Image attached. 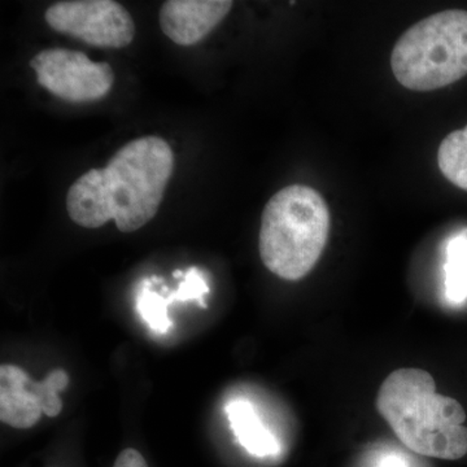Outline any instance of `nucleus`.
Instances as JSON below:
<instances>
[{
	"label": "nucleus",
	"instance_id": "f257e3e1",
	"mask_svg": "<svg viewBox=\"0 0 467 467\" xmlns=\"http://www.w3.org/2000/svg\"><path fill=\"white\" fill-rule=\"evenodd\" d=\"M173 168L174 153L167 140H131L106 168L86 171L70 186L67 214L86 229H99L113 220L119 232H137L158 213Z\"/></svg>",
	"mask_w": 467,
	"mask_h": 467
},
{
	"label": "nucleus",
	"instance_id": "f03ea898",
	"mask_svg": "<svg viewBox=\"0 0 467 467\" xmlns=\"http://www.w3.org/2000/svg\"><path fill=\"white\" fill-rule=\"evenodd\" d=\"M377 408L414 453L441 460L467 454L465 409L459 401L436 392L434 378L420 368H399L384 380Z\"/></svg>",
	"mask_w": 467,
	"mask_h": 467
},
{
	"label": "nucleus",
	"instance_id": "7ed1b4c3",
	"mask_svg": "<svg viewBox=\"0 0 467 467\" xmlns=\"http://www.w3.org/2000/svg\"><path fill=\"white\" fill-rule=\"evenodd\" d=\"M330 233V211L321 193L291 184L273 195L261 217L259 250L267 270L299 281L318 263Z\"/></svg>",
	"mask_w": 467,
	"mask_h": 467
},
{
	"label": "nucleus",
	"instance_id": "20e7f679",
	"mask_svg": "<svg viewBox=\"0 0 467 467\" xmlns=\"http://www.w3.org/2000/svg\"><path fill=\"white\" fill-rule=\"evenodd\" d=\"M393 76L413 91H432L467 76V12L450 9L423 18L396 42Z\"/></svg>",
	"mask_w": 467,
	"mask_h": 467
},
{
	"label": "nucleus",
	"instance_id": "39448f33",
	"mask_svg": "<svg viewBox=\"0 0 467 467\" xmlns=\"http://www.w3.org/2000/svg\"><path fill=\"white\" fill-rule=\"evenodd\" d=\"M36 82L67 103L81 104L106 97L115 84V73L106 61L95 63L84 52L47 48L30 60Z\"/></svg>",
	"mask_w": 467,
	"mask_h": 467
},
{
	"label": "nucleus",
	"instance_id": "423d86ee",
	"mask_svg": "<svg viewBox=\"0 0 467 467\" xmlns=\"http://www.w3.org/2000/svg\"><path fill=\"white\" fill-rule=\"evenodd\" d=\"M45 18L55 32L75 36L94 47L124 48L135 36L133 17L113 0L57 2L47 8Z\"/></svg>",
	"mask_w": 467,
	"mask_h": 467
},
{
	"label": "nucleus",
	"instance_id": "0eeeda50",
	"mask_svg": "<svg viewBox=\"0 0 467 467\" xmlns=\"http://www.w3.org/2000/svg\"><path fill=\"white\" fill-rule=\"evenodd\" d=\"M69 384L63 368L51 371L41 382H36L16 365L0 367V420L14 429H32L41 420L57 417L63 410L58 392Z\"/></svg>",
	"mask_w": 467,
	"mask_h": 467
},
{
	"label": "nucleus",
	"instance_id": "6e6552de",
	"mask_svg": "<svg viewBox=\"0 0 467 467\" xmlns=\"http://www.w3.org/2000/svg\"><path fill=\"white\" fill-rule=\"evenodd\" d=\"M233 5L230 0H168L160 9V26L175 45L187 47L204 39Z\"/></svg>",
	"mask_w": 467,
	"mask_h": 467
},
{
	"label": "nucleus",
	"instance_id": "1a4fd4ad",
	"mask_svg": "<svg viewBox=\"0 0 467 467\" xmlns=\"http://www.w3.org/2000/svg\"><path fill=\"white\" fill-rule=\"evenodd\" d=\"M225 411L234 435L248 453L256 457L278 454V441L261 422L251 402L233 400L226 405Z\"/></svg>",
	"mask_w": 467,
	"mask_h": 467
},
{
	"label": "nucleus",
	"instance_id": "9d476101",
	"mask_svg": "<svg viewBox=\"0 0 467 467\" xmlns=\"http://www.w3.org/2000/svg\"><path fill=\"white\" fill-rule=\"evenodd\" d=\"M445 297L451 304L467 299V236L459 234L445 248Z\"/></svg>",
	"mask_w": 467,
	"mask_h": 467
},
{
	"label": "nucleus",
	"instance_id": "9b49d317",
	"mask_svg": "<svg viewBox=\"0 0 467 467\" xmlns=\"http://www.w3.org/2000/svg\"><path fill=\"white\" fill-rule=\"evenodd\" d=\"M438 164L450 182L467 192V126L442 140L438 150Z\"/></svg>",
	"mask_w": 467,
	"mask_h": 467
},
{
	"label": "nucleus",
	"instance_id": "f8f14e48",
	"mask_svg": "<svg viewBox=\"0 0 467 467\" xmlns=\"http://www.w3.org/2000/svg\"><path fill=\"white\" fill-rule=\"evenodd\" d=\"M162 278L150 276L144 278L140 284V295H138L137 308L140 317L150 326L153 333L167 334L171 327V321L169 319V303L167 296H162L159 292L152 290V285L161 284Z\"/></svg>",
	"mask_w": 467,
	"mask_h": 467
},
{
	"label": "nucleus",
	"instance_id": "ddd939ff",
	"mask_svg": "<svg viewBox=\"0 0 467 467\" xmlns=\"http://www.w3.org/2000/svg\"><path fill=\"white\" fill-rule=\"evenodd\" d=\"M208 292V284L201 270L192 266L184 272L183 281L178 285L177 290L171 292L167 300L169 306L173 303H186V301L196 300L202 306H205L202 297Z\"/></svg>",
	"mask_w": 467,
	"mask_h": 467
},
{
	"label": "nucleus",
	"instance_id": "4468645a",
	"mask_svg": "<svg viewBox=\"0 0 467 467\" xmlns=\"http://www.w3.org/2000/svg\"><path fill=\"white\" fill-rule=\"evenodd\" d=\"M113 467H149L146 460L140 451L128 448L122 451L117 457L115 465Z\"/></svg>",
	"mask_w": 467,
	"mask_h": 467
},
{
	"label": "nucleus",
	"instance_id": "2eb2a0df",
	"mask_svg": "<svg viewBox=\"0 0 467 467\" xmlns=\"http://www.w3.org/2000/svg\"><path fill=\"white\" fill-rule=\"evenodd\" d=\"M377 467H408L407 463L404 462L400 459V457L398 456H387L384 457L382 461H380L379 463H378Z\"/></svg>",
	"mask_w": 467,
	"mask_h": 467
},
{
	"label": "nucleus",
	"instance_id": "dca6fc26",
	"mask_svg": "<svg viewBox=\"0 0 467 467\" xmlns=\"http://www.w3.org/2000/svg\"><path fill=\"white\" fill-rule=\"evenodd\" d=\"M173 276L174 278H183L184 272H182V270H175V272L173 273Z\"/></svg>",
	"mask_w": 467,
	"mask_h": 467
}]
</instances>
